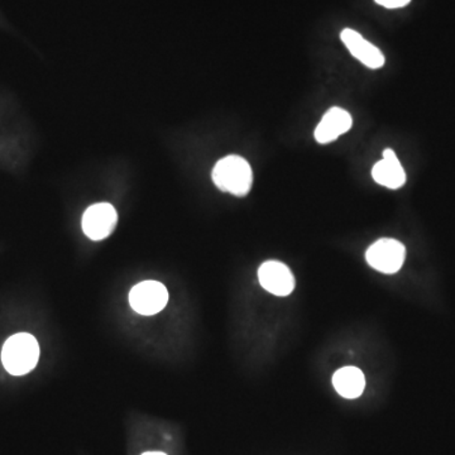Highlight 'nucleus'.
<instances>
[{
    "instance_id": "11",
    "label": "nucleus",
    "mask_w": 455,
    "mask_h": 455,
    "mask_svg": "<svg viewBox=\"0 0 455 455\" xmlns=\"http://www.w3.org/2000/svg\"><path fill=\"white\" fill-rule=\"evenodd\" d=\"M374 2L385 8L396 9L405 7L411 0H374Z\"/></svg>"
},
{
    "instance_id": "2",
    "label": "nucleus",
    "mask_w": 455,
    "mask_h": 455,
    "mask_svg": "<svg viewBox=\"0 0 455 455\" xmlns=\"http://www.w3.org/2000/svg\"><path fill=\"white\" fill-rule=\"evenodd\" d=\"M40 344L31 334H14L2 350L3 366L13 376H23L37 366Z\"/></svg>"
},
{
    "instance_id": "12",
    "label": "nucleus",
    "mask_w": 455,
    "mask_h": 455,
    "mask_svg": "<svg viewBox=\"0 0 455 455\" xmlns=\"http://www.w3.org/2000/svg\"><path fill=\"white\" fill-rule=\"evenodd\" d=\"M142 455H167L163 453V451H147V453Z\"/></svg>"
},
{
    "instance_id": "3",
    "label": "nucleus",
    "mask_w": 455,
    "mask_h": 455,
    "mask_svg": "<svg viewBox=\"0 0 455 455\" xmlns=\"http://www.w3.org/2000/svg\"><path fill=\"white\" fill-rule=\"evenodd\" d=\"M405 259V245L391 238H382L374 242L366 252L368 265L386 275L396 274L400 271Z\"/></svg>"
},
{
    "instance_id": "7",
    "label": "nucleus",
    "mask_w": 455,
    "mask_h": 455,
    "mask_svg": "<svg viewBox=\"0 0 455 455\" xmlns=\"http://www.w3.org/2000/svg\"><path fill=\"white\" fill-rule=\"evenodd\" d=\"M340 38L349 52L367 68L376 70V68H382L385 65L386 59L381 50L368 42L363 36L359 35L355 29H343L340 33Z\"/></svg>"
},
{
    "instance_id": "6",
    "label": "nucleus",
    "mask_w": 455,
    "mask_h": 455,
    "mask_svg": "<svg viewBox=\"0 0 455 455\" xmlns=\"http://www.w3.org/2000/svg\"><path fill=\"white\" fill-rule=\"evenodd\" d=\"M260 286L275 296H289L295 290V277L291 269L278 260H267L259 269Z\"/></svg>"
},
{
    "instance_id": "10",
    "label": "nucleus",
    "mask_w": 455,
    "mask_h": 455,
    "mask_svg": "<svg viewBox=\"0 0 455 455\" xmlns=\"http://www.w3.org/2000/svg\"><path fill=\"white\" fill-rule=\"evenodd\" d=\"M333 386L341 397L355 400L363 394L366 388V377L357 367H343L334 373Z\"/></svg>"
},
{
    "instance_id": "5",
    "label": "nucleus",
    "mask_w": 455,
    "mask_h": 455,
    "mask_svg": "<svg viewBox=\"0 0 455 455\" xmlns=\"http://www.w3.org/2000/svg\"><path fill=\"white\" fill-rule=\"evenodd\" d=\"M118 223V214L112 204L99 203L84 212L83 230L92 241H103L112 235Z\"/></svg>"
},
{
    "instance_id": "9",
    "label": "nucleus",
    "mask_w": 455,
    "mask_h": 455,
    "mask_svg": "<svg viewBox=\"0 0 455 455\" xmlns=\"http://www.w3.org/2000/svg\"><path fill=\"white\" fill-rule=\"evenodd\" d=\"M372 178L377 184L391 190H397L405 185V170L401 166L396 154L392 149L383 151L382 160L373 166Z\"/></svg>"
},
{
    "instance_id": "8",
    "label": "nucleus",
    "mask_w": 455,
    "mask_h": 455,
    "mask_svg": "<svg viewBox=\"0 0 455 455\" xmlns=\"http://www.w3.org/2000/svg\"><path fill=\"white\" fill-rule=\"evenodd\" d=\"M352 116L341 108L334 107L324 114L315 130V140L320 145L334 142L352 128Z\"/></svg>"
},
{
    "instance_id": "1",
    "label": "nucleus",
    "mask_w": 455,
    "mask_h": 455,
    "mask_svg": "<svg viewBox=\"0 0 455 455\" xmlns=\"http://www.w3.org/2000/svg\"><path fill=\"white\" fill-rule=\"evenodd\" d=\"M215 187L224 193L243 197L253 185V171L241 156H227L215 164L212 173Z\"/></svg>"
},
{
    "instance_id": "4",
    "label": "nucleus",
    "mask_w": 455,
    "mask_h": 455,
    "mask_svg": "<svg viewBox=\"0 0 455 455\" xmlns=\"http://www.w3.org/2000/svg\"><path fill=\"white\" fill-rule=\"evenodd\" d=\"M169 301V292L157 281H145L136 284L130 293L132 309L140 315H155L164 309Z\"/></svg>"
}]
</instances>
